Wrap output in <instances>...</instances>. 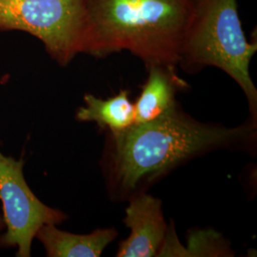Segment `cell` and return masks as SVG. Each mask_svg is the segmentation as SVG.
<instances>
[{"instance_id":"10","label":"cell","mask_w":257,"mask_h":257,"mask_svg":"<svg viewBox=\"0 0 257 257\" xmlns=\"http://www.w3.org/2000/svg\"><path fill=\"white\" fill-rule=\"evenodd\" d=\"M4 230H5V224H4V220H3L2 212L0 211V236L4 232Z\"/></svg>"},{"instance_id":"4","label":"cell","mask_w":257,"mask_h":257,"mask_svg":"<svg viewBox=\"0 0 257 257\" xmlns=\"http://www.w3.org/2000/svg\"><path fill=\"white\" fill-rule=\"evenodd\" d=\"M0 31L39 39L60 66L83 53L86 0H0Z\"/></svg>"},{"instance_id":"5","label":"cell","mask_w":257,"mask_h":257,"mask_svg":"<svg viewBox=\"0 0 257 257\" xmlns=\"http://www.w3.org/2000/svg\"><path fill=\"white\" fill-rule=\"evenodd\" d=\"M25 161L0 151V201L5 230L0 247L17 248L16 256L32 255V244L38 230L47 224L58 225L68 218L63 211L42 202L24 176Z\"/></svg>"},{"instance_id":"9","label":"cell","mask_w":257,"mask_h":257,"mask_svg":"<svg viewBox=\"0 0 257 257\" xmlns=\"http://www.w3.org/2000/svg\"><path fill=\"white\" fill-rule=\"evenodd\" d=\"M84 102L85 106L77 110L75 118L81 122H94L102 130H109L112 136L135 123V106L126 90H121L108 99L87 93L84 95Z\"/></svg>"},{"instance_id":"7","label":"cell","mask_w":257,"mask_h":257,"mask_svg":"<svg viewBox=\"0 0 257 257\" xmlns=\"http://www.w3.org/2000/svg\"><path fill=\"white\" fill-rule=\"evenodd\" d=\"M135 106V123L141 124L156 119L176 107L175 93L186 82L175 73V66L152 65Z\"/></svg>"},{"instance_id":"1","label":"cell","mask_w":257,"mask_h":257,"mask_svg":"<svg viewBox=\"0 0 257 257\" xmlns=\"http://www.w3.org/2000/svg\"><path fill=\"white\" fill-rule=\"evenodd\" d=\"M193 13V0H86L83 53L128 51L146 68L175 67Z\"/></svg>"},{"instance_id":"8","label":"cell","mask_w":257,"mask_h":257,"mask_svg":"<svg viewBox=\"0 0 257 257\" xmlns=\"http://www.w3.org/2000/svg\"><path fill=\"white\" fill-rule=\"evenodd\" d=\"M47 224L37 232L36 238L43 245L49 257H98L115 237L114 229H99L88 234H75Z\"/></svg>"},{"instance_id":"6","label":"cell","mask_w":257,"mask_h":257,"mask_svg":"<svg viewBox=\"0 0 257 257\" xmlns=\"http://www.w3.org/2000/svg\"><path fill=\"white\" fill-rule=\"evenodd\" d=\"M130 229L128 238L120 243L118 257L157 256L168 231L162 202L149 194L134 198L124 219Z\"/></svg>"},{"instance_id":"2","label":"cell","mask_w":257,"mask_h":257,"mask_svg":"<svg viewBox=\"0 0 257 257\" xmlns=\"http://www.w3.org/2000/svg\"><path fill=\"white\" fill-rule=\"evenodd\" d=\"M251 132L247 126L203 124L175 107L156 119L133 124L112 136L113 177L122 189L132 190L194 155L247 139Z\"/></svg>"},{"instance_id":"3","label":"cell","mask_w":257,"mask_h":257,"mask_svg":"<svg viewBox=\"0 0 257 257\" xmlns=\"http://www.w3.org/2000/svg\"><path fill=\"white\" fill-rule=\"evenodd\" d=\"M256 51V40L249 43L242 29L236 0H193L179 64L191 72L213 66L229 74L246 94L254 117L257 90L248 69Z\"/></svg>"}]
</instances>
